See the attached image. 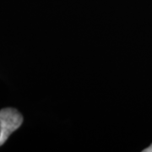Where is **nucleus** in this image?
I'll return each mask as SVG.
<instances>
[{"label":"nucleus","instance_id":"nucleus-1","mask_svg":"<svg viewBox=\"0 0 152 152\" xmlns=\"http://www.w3.org/2000/svg\"><path fill=\"white\" fill-rule=\"evenodd\" d=\"M23 123V117L16 109L7 107L0 111V146L17 130Z\"/></svg>","mask_w":152,"mask_h":152},{"label":"nucleus","instance_id":"nucleus-2","mask_svg":"<svg viewBox=\"0 0 152 152\" xmlns=\"http://www.w3.org/2000/svg\"><path fill=\"white\" fill-rule=\"evenodd\" d=\"M143 151L144 152H152V145H150V146L148 147V148H146V149H145Z\"/></svg>","mask_w":152,"mask_h":152}]
</instances>
